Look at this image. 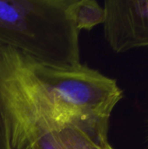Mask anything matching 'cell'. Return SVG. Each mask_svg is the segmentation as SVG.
I'll list each match as a JSON object with an SVG mask.
<instances>
[{"label": "cell", "instance_id": "obj_5", "mask_svg": "<svg viewBox=\"0 0 148 149\" xmlns=\"http://www.w3.org/2000/svg\"><path fill=\"white\" fill-rule=\"evenodd\" d=\"M70 13L79 32L91 31L105 21L104 8L95 0H72Z\"/></svg>", "mask_w": 148, "mask_h": 149}, {"label": "cell", "instance_id": "obj_6", "mask_svg": "<svg viewBox=\"0 0 148 149\" xmlns=\"http://www.w3.org/2000/svg\"><path fill=\"white\" fill-rule=\"evenodd\" d=\"M0 149H10L1 113H0Z\"/></svg>", "mask_w": 148, "mask_h": 149}, {"label": "cell", "instance_id": "obj_3", "mask_svg": "<svg viewBox=\"0 0 148 149\" xmlns=\"http://www.w3.org/2000/svg\"><path fill=\"white\" fill-rule=\"evenodd\" d=\"M104 36L117 53L148 47V0L104 2Z\"/></svg>", "mask_w": 148, "mask_h": 149}, {"label": "cell", "instance_id": "obj_2", "mask_svg": "<svg viewBox=\"0 0 148 149\" xmlns=\"http://www.w3.org/2000/svg\"><path fill=\"white\" fill-rule=\"evenodd\" d=\"M72 0H0V45L55 67L80 64Z\"/></svg>", "mask_w": 148, "mask_h": 149}, {"label": "cell", "instance_id": "obj_1", "mask_svg": "<svg viewBox=\"0 0 148 149\" xmlns=\"http://www.w3.org/2000/svg\"><path fill=\"white\" fill-rule=\"evenodd\" d=\"M123 98L114 79L79 64L55 67L0 45V113L10 149L77 127L109 142L111 114Z\"/></svg>", "mask_w": 148, "mask_h": 149}, {"label": "cell", "instance_id": "obj_4", "mask_svg": "<svg viewBox=\"0 0 148 149\" xmlns=\"http://www.w3.org/2000/svg\"><path fill=\"white\" fill-rule=\"evenodd\" d=\"M29 149H113L109 142H103L83 129L67 127L40 137Z\"/></svg>", "mask_w": 148, "mask_h": 149}]
</instances>
